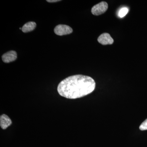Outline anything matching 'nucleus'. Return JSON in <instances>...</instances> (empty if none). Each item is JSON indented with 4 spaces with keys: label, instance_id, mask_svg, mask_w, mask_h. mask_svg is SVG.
Returning <instances> with one entry per match:
<instances>
[{
    "label": "nucleus",
    "instance_id": "obj_1",
    "mask_svg": "<svg viewBox=\"0 0 147 147\" xmlns=\"http://www.w3.org/2000/svg\"><path fill=\"white\" fill-rule=\"evenodd\" d=\"M96 87V83L90 76L75 75L64 79L58 85L59 94L69 99H76L91 93Z\"/></svg>",
    "mask_w": 147,
    "mask_h": 147
},
{
    "label": "nucleus",
    "instance_id": "obj_2",
    "mask_svg": "<svg viewBox=\"0 0 147 147\" xmlns=\"http://www.w3.org/2000/svg\"><path fill=\"white\" fill-rule=\"evenodd\" d=\"M108 4L106 2L102 1L92 7V13L95 16H98L105 13L108 9Z\"/></svg>",
    "mask_w": 147,
    "mask_h": 147
},
{
    "label": "nucleus",
    "instance_id": "obj_3",
    "mask_svg": "<svg viewBox=\"0 0 147 147\" xmlns=\"http://www.w3.org/2000/svg\"><path fill=\"white\" fill-rule=\"evenodd\" d=\"M73 32L71 27L65 25H59L55 27L54 32L56 34L59 36H63L69 34Z\"/></svg>",
    "mask_w": 147,
    "mask_h": 147
},
{
    "label": "nucleus",
    "instance_id": "obj_4",
    "mask_svg": "<svg viewBox=\"0 0 147 147\" xmlns=\"http://www.w3.org/2000/svg\"><path fill=\"white\" fill-rule=\"evenodd\" d=\"M98 41L102 45H112L114 40L109 34L104 33L100 35L98 38Z\"/></svg>",
    "mask_w": 147,
    "mask_h": 147
},
{
    "label": "nucleus",
    "instance_id": "obj_5",
    "mask_svg": "<svg viewBox=\"0 0 147 147\" xmlns=\"http://www.w3.org/2000/svg\"><path fill=\"white\" fill-rule=\"evenodd\" d=\"M17 53L15 51H10L3 54L2 56L3 61L5 63H9L16 60Z\"/></svg>",
    "mask_w": 147,
    "mask_h": 147
},
{
    "label": "nucleus",
    "instance_id": "obj_6",
    "mask_svg": "<svg viewBox=\"0 0 147 147\" xmlns=\"http://www.w3.org/2000/svg\"><path fill=\"white\" fill-rule=\"evenodd\" d=\"M12 123L11 120L5 114H3L0 117V125L3 129H6Z\"/></svg>",
    "mask_w": 147,
    "mask_h": 147
},
{
    "label": "nucleus",
    "instance_id": "obj_7",
    "mask_svg": "<svg viewBox=\"0 0 147 147\" xmlns=\"http://www.w3.org/2000/svg\"><path fill=\"white\" fill-rule=\"evenodd\" d=\"M36 24L34 22H29L25 24L22 28V32L24 33L29 32L33 30L36 27Z\"/></svg>",
    "mask_w": 147,
    "mask_h": 147
},
{
    "label": "nucleus",
    "instance_id": "obj_8",
    "mask_svg": "<svg viewBox=\"0 0 147 147\" xmlns=\"http://www.w3.org/2000/svg\"><path fill=\"white\" fill-rule=\"evenodd\" d=\"M129 11L127 7H123L120 9L118 13V16L120 18L124 17L127 14Z\"/></svg>",
    "mask_w": 147,
    "mask_h": 147
},
{
    "label": "nucleus",
    "instance_id": "obj_9",
    "mask_svg": "<svg viewBox=\"0 0 147 147\" xmlns=\"http://www.w3.org/2000/svg\"><path fill=\"white\" fill-rule=\"evenodd\" d=\"M139 129L142 131L147 130V119L141 124L139 126Z\"/></svg>",
    "mask_w": 147,
    "mask_h": 147
},
{
    "label": "nucleus",
    "instance_id": "obj_10",
    "mask_svg": "<svg viewBox=\"0 0 147 147\" xmlns=\"http://www.w3.org/2000/svg\"><path fill=\"white\" fill-rule=\"evenodd\" d=\"M60 0H48L47 1V2L49 3H55L57 2L60 1Z\"/></svg>",
    "mask_w": 147,
    "mask_h": 147
}]
</instances>
